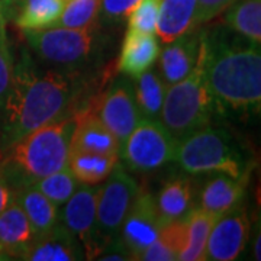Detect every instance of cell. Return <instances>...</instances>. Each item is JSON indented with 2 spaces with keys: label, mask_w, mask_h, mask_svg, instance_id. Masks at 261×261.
<instances>
[{
  "label": "cell",
  "mask_w": 261,
  "mask_h": 261,
  "mask_svg": "<svg viewBox=\"0 0 261 261\" xmlns=\"http://www.w3.org/2000/svg\"><path fill=\"white\" fill-rule=\"evenodd\" d=\"M248 235L250 219L241 203L215 219L206 244L205 260H237L247 245Z\"/></svg>",
  "instance_id": "10"
},
{
  "label": "cell",
  "mask_w": 261,
  "mask_h": 261,
  "mask_svg": "<svg viewBox=\"0 0 261 261\" xmlns=\"http://www.w3.org/2000/svg\"><path fill=\"white\" fill-rule=\"evenodd\" d=\"M140 190L135 178L125 171L118 161L109 177L100 186L96 205V225L93 235V258L111 238L119 235L123 219Z\"/></svg>",
  "instance_id": "6"
},
{
  "label": "cell",
  "mask_w": 261,
  "mask_h": 261,
  "mask_svg": "<svg viewBox=\"0 0 261 261\" xmlns=\"http://www.w3.org/2000/svg\"><path fill=\"white\" fill-rule=\"evenodd\" d=\"M80 96L73 74H38L28 58L13 70V80L0 113V149L27 134L68 115Z\"/></svg>",
  "instance_id": "1"
},
{
  "label": "cell",
  "mask_w": 261,
  "mask_h": 261,
  "mask_svg": "<svg viewBox=\"0 0 261 261\" xmlns=\"http://www.w3.org/2000/svg\"><path fill=\"white\" fill-rule=\"evenodd\" d=\"M119 161V155H103L84 151H70L67 167L79 183L84 186L102 185L113 167Z\"/></svg>",
  "instance_id": "22"
},
{
  "label": "cell",
  "mask_w": 261,
  "mask_h": 261,
  "mask_svg": "<svg viewBox=\"0 0 261 261\" xmlns=\"http://www.w3.org/2000/svg\"><path fill=\"white\" fill-rule=\"evenodd\" d=\"M202 34L195 29L166 42V47L159 54V70L166 86L183 80L195 68L200 53Z\"/></svg>",
  "instance_id": "13"
},
{
  "label": "cell",
  "mask_w": 261,
  "mask_h": 261,
  "mask_svg": "<svg viewBox=\"0 0 261 261\" xmlns=\"http://www.w3.org/2000/svg\"><path fill=\"white\" fill-rule=\"evenodd\" d=\"M254 257H255V260H261V233H260V229L257 231V238H255V243H254Z\"/></svg>",
  "instance_id": "38"
},
{
  "label": "cell",
  "mask_w": 261,
  "mask_h": 261,
  "mask_svg": "<svg viewBox=\"0 0 261 261\" xmlns=\"http://www.w3.org/2000/svg\"><path fill=\"white\" fill-rule=\"evenodd\" d=\"M196 27V0H160L155 34L166 44Z\"/></svg>",
  "instance_id": "21"
},
{
  "label": "cell",
  "mask_w": 261,
  "mask_h": 261,
  "mask_svg": "<svg viewBox=\"0 0 261 261\" xmlns=\"http://www.w3.org/2000/svg\"><path fill=\"white\" fill-rule=\"evenodd\" d=\"M174 161L187 174L222 173L233 178L248 177V164L231 134L209 125L178 140Z\"/></svg>",
  "instance_id": "5"
},
{
  "label": "cell",
  "mask_w": 261,
  "mask_h": 261,
  "mask_svg": "<svg viewBox=\"0 0 261 261\" xmlns=\"http://www.w3.org/2000/svg\"><path fill=\"white\" fill-rule=\"evenodd\" d=\"M195 195V183L192 178L186 176L168 178L157 196H154L163 225L185 221L196 207Z\"/></svg>",
  "instance_id": "18"
},
{
  "label": "cell",
  "mask_w": 261,
  "mask_h": 261,
  "mask_svg": "<svg viewBox=\"0 0 261 261\" xmlns=\"http://www.w3.org/2000/svg\"><path fill=\"white\" fill-rule=\"evenodd\" d=\"M178 140L159 119L142 118L121 147L119 157L135 173H149L174 161Z\"/></svg>",
  "instance_id": "8"
},
{
  "label": "cell",
  "mask_w": 261,
  "mask_h": 261,
  "mask_svg": "<svg viewBox=\"0 0 261 261\" xmlns=\"http://www.w3.org/2000/svg\"><path fill=\"white\" fill-rule=\"evenodd\" d=\"M163 226L154 196L148 190L140 189L119 231L122 243L129 251L132 260L140 258L141 254L157 238Z\"/></svg>",
  "instance_id": "9"
},
{
  "label": "cell",
  "mask_w": 261,
  "mask_h": 261,
  "mask_svg": "<svg viewBox=\"0 0 261 261\" xmlns=\"http://www.w3.org/2000/svg\"><path fill=\"white\" fill-rule=\"evenodd\" d=\"M237 0H196V27L211 22Z\"/></svg>",
  "instance_id": "31"
},
{
  "label": "cell",
  "mask_w": 261,
  "mask_h": 261,
  "mask_svg": "<svg viewBox=\"0 0 261 261\" xmlns=\"http://www.w3.org/2000/svg\"><path fill=\"white\" fill-rule=\"evenodd\" d=\"M100 185L77 187L60 212V221L82 243L86 260L93 258V235L96 225V205Z\"/></svg>",
  "instance_id": "12"
},
{
  "label": "cell",
  "mask_w": 261,
  "mask_h": 261,
  "mask_svg": "<svg viewBox=\"0 0 261 261\" xmlns=\"http://www.w3.org/2000/svg\"><path fill=\"white\" fill-rule=\"evenodd\" d=\"M13 70L15 68H13L9 45L0 44V113L13 80Z\"/></svg>",
  "instance_id": "32"
},
{
  "label": "cell",
  "mask_w": 261,
  "mask_h": 261,
  "mask_svg": "<svg viewBox=\"0 0 261 261\" xmlns=\"http://www.w3.org/2000/svg\"><path fill=\"white\" fill-rule=\"evenodd\" d=\"M100 10V0H67L56 27L86 28L94 23Z\"/></svg>",
  "instance_id": "29"
},
{
  "label": "cell",
  "mask_w": 261,
  "mask_h": 261,
  "mask_svg": "<svg viewBox=\"0 0 261 261\" xmlns=\"http://www.w3.org/2000/svg\"><path fill=\"white\" fill-rule=\"evenodd\" d=\"M22 0H0V5H2V8H3V12H5V15H8L9 13V10L13 8V6H16L19 5Z\"/></svg>",
  "instance_id": "37"
},
{
  "label": "cell",
  "mask_w": 261,
  "mask_h": 261,
  "mask_svg": "<svg viewBox=\"0 0 261 261\" xmlns=\"http://www.w3.org/2000/svg\"><path fill=\"white\" fill-rule=\"evenodd\" d=\"M67 0H22L15 16V25L22 31L56 27Z\"/></svg>",
  "instance_id": "23"
},
{
  "label": "cell",
  "mask_w": 261,
  "mask_h": 261,
  "mask_svg": "<svg viewBox=\"0 0 261 261\" xmlns=\"http://www.w3.org/2000/svg\"><path fill=\"white\" fill-rule=\"evenodd\" d=\"M15 202L27 215L35 238L60 222V207L32 185L15 189Z\"/></svg>",
  "instance_id": "20"
},
{
  "label": "cell",
  "mask_w": 261,
  "mask_h": 261,
  "mask_svg": "<svg viewBox=\"0 0 261 261\" xmlns=\"http://www.w3.org/2000/svg\"><path fill=\"white\" fill-rule=\"evenodd\" d=\"M202 60L207 87L218 109L258 113L261 106L260 45L245 39L231 44L202 34Z\"/></svg>",
  "instance_id": "2"
},
{
  "label": "cell",
  "mask_w": 261,
  "mask_h": 261,
  "mask_svg": "<svg viewBox=\"0 0 261 261\" xmlns=\"http://www.w3.org/2000/svg\"><path fill=\"white\" fill-rule=\"evenodd\" d=\"M75 122L77 112L68 113L0 149V171L13 190L67 167Z\"/></svg>",
  "instance_id": "3"
},
{
  "label": "cell",
  "mask_w": 261,
  "mask_h": 261,
  "mask_svg": "<svg viewBox=\"0 0 261 261\" xmlns=\"http://www.w3.org/2000/svg\"><path fill=\"white\" fill-rule=\"evenodd\" d=\"M186 226L185 221L164 225L157 238L149 244L138 260L141 261H173L178 260V255L185 247Z\"/></svg>",
  "instance_id": "27"
},
{
  "label": "cell",
  "mask_w": 261,
  "mask_h": 261,
  "mask_svg": "<svg viewBox=\"0 0 261 261\" xmlns=\"http://www.w3.org/2000/svg\"><path fill=\"white\" fill-rule=\"evenodd\" d=\"M134 94L141 116L147 119H159L164 102L167 86L151 68L134 77Z\"/></svg>",
  "instance_id": "26"
},
{
  "label": "cell",
  "mask_w": 261,
  "mask_h": 261,
  "mask_svg": "<svg viewBox=\"0 0 261 261\" xmlns=\"http://www.w3.org/2000/svg\"><path fill=\"white\" fill-rule=\"evenodd\" d=\"M225 25L254 44L261 42V0H237L225 10Z\"/></svg>",
  "instance_id": "24"
},
{
  "label": "cell",
  "mask_w": 261,
  "mask_h": 261,
  "mask_svg": "<svg viewBox=\"0 0 261 261\" xmlns=\"http://www.w3.org/2000/svg\"><path fill=\"white\" fill-rule=\"evenodd\" d=\"M138 2L140 0H100V10L106 19L119 20L126 18Z\"/></svg>",
  "instance_id": "33"
},
{
  "label": "cell",
  "mask_w": 261,
  "mask_h": 261,
  "mask_svg": "<svg viewBox=\"0 0 261 261\" xmlns=\"http://www.w3.org/2000/svg\"><path fill=\"white\" fill-rule=\"evenodd\" d=\"M94 260H105V261H130V254L126 250L125 244L122 243L121 237L116 235L111 238L108 243L102 247V250L96 255Z\"/></svg>",
  "instance_id": "34"
},
{
  "label": "cell",
  "mask_w": 261,
  "mask_h": 261,
  "mask_svg": "<svg viewBox=\"0 0 261 261\" xmlns=\"http://www.w3.org/2000/svg\"><path fill=\"white\" fill-rule=\"evenodd\" d=\"M70 151H84L103 155H119L121 145L93 108H80L71 135Z\"/></svg>",
  "instance_id": "14"
},
{
  "label": "cell",
  "mask_w": 261,
  "mask_h": 261,
  "mask_svg": "<svg viewBox=\"0 0 261 261\" xmlns=\"http://www.w3.org/2000/svg\"><path fill=\"white\" fill-rule=\"evenodd\" d=\"M159 10L160 0H140L126 16L128 29L142 34H155Z\"/></svg>",
  "instance_id": "30"
},
{
  "label": "cell",
  "mask_w": 261,
  "mask_h": 261,
  "mask_svg": "<svg viewBox=\"0 0 261 261\" xmlns=\"http://www.w3.org/2000/svg\"><path fill=\"white\" fill-rule=\"evenodd\" d=\"M160 54L159 41L154 34L126 31L121 49L118 68L129 77H137L149 70Z\"/></svg>",
  "instance_id": "19"
},
{
  "label": "cell",
  "mask_w": 261,
  "mask_h": 261,
  "mask_svg": "<svg viewBox=\"0 0 261 261\" xmlns=\"http://www.w3.org/2000/svg\"><path fill=\"white\" fill-rule=\"evenodd\" d=\"M0 44L9 45L8 37H6V15H5V12H3L2 5H0Z\"/></svg>",
  "instance_id": "36"
},
{
  "label": "cell",
  "mask_w": 261,
  "mask_h": 261,
  "mask_svg": "<svg viewBox=\"0 0 261 261\" xmlns=\"http://www.w3.org/2000/svg\"><path fill=\"white\" fill-rule=\"evenodd\" d=\"M216 111L218 105L206 83L200 51L195 68L183 80L167 86L160 112L161 123L176 140H181L207 126Z\"/></svg>",
  "instance_id": "4"
},
{
  "label": "cell",
  "mask_w": 261,
  "mask_h": 261,
  "mask_svg": "<svg viewBox=\"0 0 261 261\" xmlns=\"http://www.w3.org/2000/svg\"><path fill=\"white\" fill-rule=\"evenodd\" d=\"M215 222L214 216L203 212L200 207H195L193 212L185 219L186 240L185 247L178 255L181 261H203L206 254L207 238Z\"/></svg>",
  "instance_id": "25"
},
{
  "label": "cell",
  "mask_w": 261,
  "mask_h": 261,
  "mask_svg": "<svg viewBox=\"0 0 261 261\" xmlns=\"http://www.w3.org/2000/svg\"><path fill=\"white\" fill-rule=\"evenodd\" d=\"M28 261H77L86 260L82 243L63 224L51 228L48 232L35 238L23 257Z\"/></svg>",
  "instance_id": "17"
},
{
  "label": "cell",
  "mask_w": 261,
  "mask_h": 261,
  "mask_svg": "<svg viewBox=\"0 0 261 261\" xmlns=\"http://www.w3.org/2000/svg\"><path fill=\"white\" fill-rule=\"evenodd\" d=\"M97 116L122 147L130 132L135 129L137 123L142 119L130 80L122 77L109 87L102 102L99 103Z\"/></svg>",
  "instance_id": "11"
},
{
  "label": "cell",
  "mask_w": 261,
  "mask_h": 261,
  "mask_svg": "<svg viewBox=\"0 0 261 261\" xmlns=\"http://www.w3.org/2000/svg\"><path fill=\"white\" fill-rule=\"evenodd\" d=\"M23 35L44 61L51 64L74 68L86 63L96 47L94 23L86 28L53 27L37 31H23Z\"/></svg>",
  "instance_id": "7"
},
{
  "label": "cell",
  "mask_w": 261,
  "mask_h": 261,
  "mask_svg": "<svg viewBox=\"0 0 261 261\" xmlns=\"http://www.w3.org/2000/svg\"><path fill=\"white\" fill-rule=\"evenodd\" d=\"M31 185L37 187L42 195L47 196L51 202H54L60 207L74 193L75 189L79 187V181L75 180L70 168L64 167L45 177L38 178Z\"/></svg>",
  "instance_id": "28"
},
{
  "label": "cell",
  "mask_w": 261,
  "mask_h": 261,
  "mask_svg": "<svg viewBox=\"0 0 261 261\" xmlns=\"http://www.w3.org/2000/svg\"><path fill=\"white\" fill-rule=\"evenodd\" d=\"M247 178H233L215 173L199 193V207L215 219L243 203Z\"/></svg>",
  "instance_id": "16"
},
{
  "label": "cell",
  "mask_w": 261,
  "mask_h": 261,
  "mask_svg": "<svg viewBox=\"0 0 261 261\" xmlns=\"http://www.w3.org/2000/svg\"><path fill=\"white\" fill-rule=\"evenodd\" d=\"M34 241L28 218L13 200L0 214V260H23Z\"/></svg>",
  "instance_id": "15"
},
{
  "label": "cell",
  "mask_w": 261,
  "mask_h": 261,
  "mask_svg": "<svg viewBox=\"0 0 261 261\" xmlns=\"http://www.w3.org/2000/svg\"><path fill=\"white\" fill-rule=\"evenodd\" d=\"M15 200V190L10 187L8 180L0 171V214Z\"/></svg>",
  "instance_id": "35"
}]
</instances>
